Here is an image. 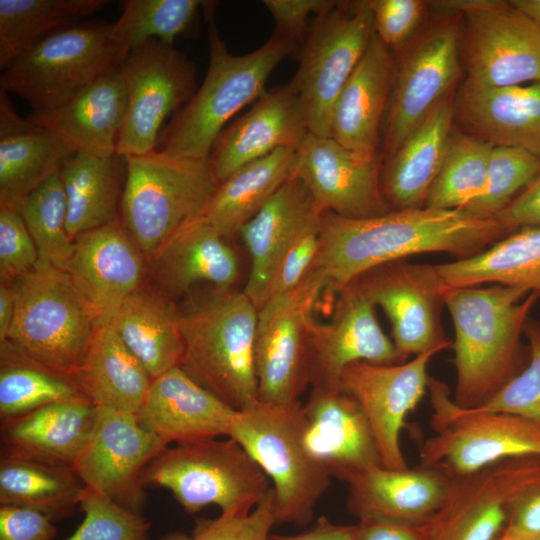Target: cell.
<instances>
[{"instance_id":"cell-61","label":"cell","mask_w":540,"mask_h":540,"mask_svg":"<svg viewBox=\"0 0 540 540\" xmlns=\"http://www.w3.org/2000/svg\"><path fill=\"white\" fill-rule=\"evenodd\" d=\"M160 540H208V537L200 527L195 525L193 534L191 536L183 532L171 531L161 536Z\"/></svg>"},{"instance_id":"cell-13","label":"cell","mask_w":540,"mask_h":540,"mask_svg":"<svg viewBox=\"0 0 540 540\" xmlns=\"http://www.w3.org/2000/svg\"><path fill=\"white\" fill-rule=\"evenodd\" d=\"M327 279L312 268L292 290L272 296L258 309L255 334L257 399L289 406L309 386L307 338L313 312Z\"/></svg>"},{"instance_id":"cell-8","label":"cell","mask_w":540,"mask_h":540,"mask_svg":"<svg viewBox=\"0 0 540 540\" xmlns=\"http://www.w3.org/2000/svg\"><path fill=\"white\" fill-rule=\"evenodd\" d=\"M143 486L169 490L188 514L216 505L221 514H248L272 487L233 438H207L162 449L144 468Z\"/></svg>"},{"instance_id":"cell-49","label":"cell","mask_w":540,"mask_h":540,"mask_svg":"<svg viewBox=\"0 0 540 540\" xmlns=\"http://www.w3.org/2000/svg\"><path fill=\"white\" fill-rule=\"evenodd\" d=\"M39 261L36 245L19 213L0 209L1 283H11L33 270Z\"/></svg>"},{"instance_id":"cell-37","label":"cell","mask_w":540,"mask_h":540,"mask_svg":"<svg viewBox=\"0 0 540 540\" xmlns=\"http://www.w3.org/2000/svg\"><path fill=\"white\" fill-rule=\"evenodd\" d=\"M296 149L280 148L238 169L220 182L202 217L223 238H231L295 174Z\"/></svg>"},{"instance_id":"cell-58","label":"cell","mask_w":540,"mask_h":540,"mask_svg":"<svg viewBox=\"0 0 540 540\" xmlns=\"http://www.w3.org/2000/svg\"><path fill=\"white\" fill-rule=\"evenodd\" d=\"M356 530L357 524H335L327 517L320 516L309 529L299 534H271L269 540H355Z\"/></svg>"},{"instance_id":"cell-52","label":"cell","mask_w":540,"mask_h":540,"mask_svg":"<svg viewBox=\"0 0 540 540\" xmlns=\"http://www.w3.org/2000/svg\"><path fill=\"white\" fill-rule=\"evenodd\" d=\"M374 32L389 47L403 44L416 29L425 2L420 0H371Z\"/></svg>"},{"instance_id":"cell-20","label":"cell","mask_w":540,"mask_h":540,"mask_svg":"<svg viewBox=\"0 0 540 540\" xmlns=\"http://www.w3.org/2000/svg\"><path fill=\"white\" fill-rule=\"evenodd\" d=\"M294 175L321 212L366 219L391 211L382 191L378 157L361 156L331 137L308 132L296 149Z\"/></svg>"},{"instance_id":"cell-40","label":"cell","mask_w":540,"mask_h":540,"mask_svg":"<svg viewBox=\"0 0 540 540\" xmlns=\"http://www.w3.org/2000/svg\"><path fill=\"white\" fill-rule=\"evenodd\" d=\"M86 492L72 467L1 455L0 505L28 508L55 522L71 516Z\"/></svg>"},{"instance_id":"cell-6","label":"cell","mask_w":540,"mask_h":540,"mask_svg":"<svg viewBox=\"0 0 540 540\" xmlns=\"http://www.w3.org/2000/svg\"><path fill=\"white\" fill-rule=\"evenodd\" d=\"M306 418L299 401L276 406L256 400L237 411L229 437L236 440L272 481L275 525L304 526L314 518L317 503L331 476L304 444Z\"/></svg>"},{"instance_id":"cell-5","label":"cell","mask_w":540,"mask_h":540,"mask_svg":"<svg viewBox=\"0 0 540 540\" xmlns=\"http://www.w3.org/2000/svg\"><path fill=\"white\" fill-rule=\"evenodd\" d=\"M124 159L122 224L149 263L174 234L203 215L219 181L209 159L157 149Z\"/></svg>"},{"instance_id":"cell-34","label":"cell","mask_w":540,"mask_h":540,"mask_svg":"<svg viewBox=\"0 0 540 540\" xmlns=\"http://www.w3.org/2000/svg\"><path fill=\"white\" fill-rule=\"evenodd\" d=\"M453 117L454 108L446 97L388 158L381 185L391 210L425 206L445 158Z\"/></svg>"},{"instance_id":"cell-26","label":"cell","mask_w":540,"mask_h":540,"mask_svg":"<svg viewBox=\"0 0 540 540\" xmlns=\"http://www.w3.org/2000/svg\"><path fill=\"white\" fill-rule=\"evenodd\" d=\"M127 104L125 82L117 65L62 106L31 112L26 118L74 152L107 158L116 155Z\"/></svg>"},{"instance_id":"cell-21","label":"cell","mask_w":540,"mask_h":540,"mask_svg":"<svg viewBox=\"0 0 540 540\" xmlns=\"http://www.w3.org/2000/svg\"><path fill=\"white\" fill-rule=\"evenodd\" d=\"M458 29L444 23L428 31L404 57L386 124L388 158L447 97L459 72Z\"/></svg>"},{"instance_id":"cell-43","label":"cell","mask_w":540,"mask_h":540,"mask_svg":"<svg viewBox=\"0 0 540 540\" xmlns=\"http://www.w3.org/2000/svg\"><path fill=\"white\" fill-rule=\"evenodd\" d=\"M122 13L112 22L110 39L126 56L152 39L173 44L177 37L198 30L199 10L209 1L125 0Z\"/></svg>"},{"instance_id":"cell-38","label":"cell","mask_w":540,"mask_h":540,"mask_svg":"<svg viewBox=\"0 0 540 540\" xmlns=\"http://www.w3.org/2000/svg\"><path fill=\"white\" fill-rule=\"evenodd\" d=\"M436 267L447 289L493 283L540 297V227L517 229L472 257Z\"/></svg>"},{"instance_id":"cell-36","label":"cell","mask_w":540,"mask_h":540,"mask_svg":"<svg viewBox=\"0 0 540 540\" xmlns=\"http://www.w3.org/2000/svg\"><path fill=\"white\" fill-rule=\"evenodd\" d=\"M74 380L96 407L136 416L152 383L110 324L96 329Z\"/></svg>"},{"instance_id":"cell-60","label":"cell","mask_w":540,"mask_h":540,"mask_svg":"<svg viewBox=\"0 0 540 540\" xmlns=\"http://www.w3.org/2000/svg\"><path fill=\"white\" fill-rule=\"evenodd\" d=\"M509 4L540 26V0H511Z\"/></svg>"},{"instance_id":"cell-54","label":"cell","mask_w":540,"mask_h":540,"mask_svg":"<svg viewBox=\"0 0 540 540\" xmlns=\"http://www.w3.org/2000/svg\"><path fill=\"white\" fill-rule=\"evenodd\" d=\"M57 528L45 515L23 507L0 505V540H53Z\"/></svg>"},{"instance_id":"cell-55","label":"cell","mask_w":540,"mask_h":540,"mask_svg":"<svg viewBox=\"0 0 540 540\" xmlns=\"http://www.w3.org/2000/svg\"><path fill=\"white\" fill-rule=\"evenodd\" d=\"M499 539H540V486L526 492L513 503Z\"/></svg>"},{"instance_id":"cell-46","label":"cell","mask_w":540,"mask_h":540,"mask_svg":"<svg viewBox=\"0 0 540 540\" xmlns=\"http://www.w3.org/2000/svg\"><path fill=\"white\" fill-rule=\"evenodd\" d=\"M539 172V156L519 148L493 146L486 188L463 210L478 218H494L528 187Z\"/></svg>"},{"instance_id":"cell-10","label":"cell","mask_w":540,"mask_h":540,"mask_svg":"<svg viewBox=\"0 0 540 540\" xmlns=\"http://www.w3.org/2000/svg\"><path fill=\"white\" fill-rule=\"evenodd\" d=\"M111 26L86 21L49 34L3 70L1 90L25 99L32 112L62 106L124 59L110 39Z\"/></svg>"},{"instance_id":"cell-59","label":"cell","mask_w":540,"mask_h":540,"mask_svg":"<svg viewBox=\"0 0 540 540\" xmlns=\"http://www.w3.org/2000/svg\"><path fill=\"white\" fill-rule=\"evenodd\" d=\"M16 307V295L12 284L0 285V340L5 341L11 328Z\"/></svg>"},{"instance_id":"cell-31","label":"cell","mask_w":540,"mask_h":540,"mask_svg":"<svg viewBox=\"0 0 540 540\" xmlns=\"http://www.w3.org/2000/svg\"><path fill=\"white\" fill-rule=\"evenodd\" d=\"M456 115L470 135L540 157V82L487 88L464 83Z\"/></svg>"},{"instance_id":"cell-56","label":"cell","mask_w":540,"mask_h":540,"mask_svg":"<svg viewBox=\"0 0 540 540\" xmlns=\"http://www.w3.org/2000/svg\"><path fill=\"white\" fill-rule=\"evenodd\" d=\"M494 218L512 232L523 227H540V172Z\"/></svg>"},{"instance_id":"cell-7","label":"cell","mask_w":540,"mask_h":540,"mask_svg":"<svg viewBox=\"0 0 540 540\" xmlns=\"http://www.w3.org/2000/svg\"><path fill=\"white\" fill-rule=\"evenodd\" d=\"M12 286L15 315L5 341L51 371L74 379L99 326L71 276L38 261Z\"/></svg>"},{"instance_id":"cell-19","label":"cell","mask_w":540,"mask_h":540,"mask_svg":"<svg viewBox=\"0 0 540 540\" xmlns=\"http://www.w3.org/2000/svg\"><path fill=\"white\" fill-rule=\"evenodd\" d=\"M435 352L396 364L356 362L345 368L340 388L363 410L374 435L382 466L406 469L401 430L410 412L428 391V363Z\"/></svg>"},{"instance_id":"cell-39","label":"cell","mask_w":540,"mask_h":540,"mask_svg":"<svg viewBox=\"0 0 540 540\" xmlns=\"http://www.w3.org/2000/svg\"><path fill=\"white\" fill-rule=\"evenodd\" d=\"M124 157H99L75 152L62 164L59 174L67 200L66 230L78 235L118 219L117 201Z\"/></svg>"},{"instance_id":"cell-47","label":"cell","mask_w":540,"mask_h":540,"mask_svg":"<svg viewBox=\"0 0 540 540\" xmlns=\"http://www.w3.org/2000/svg\"><path fill=\"white\" fill-rule=\"evenodd\" d=\"M80 507L83 520L65 540H151L150 523L142 514L106 496L87 489Z\"/></svg>"},{"instance_id":"cell-29","label":"cell","mask_w":540,"mask_h":540,"mask_svg":"<svg viewBox=\"0 0 540 540\" xmlns=\"http://www.w3.org/2000/svg\"><path fill=\"white\" fill-rule=\"evenodd\" d=\"M346 483L348 510L359 519L378 517L420 525L442 505L451 478L421 465L402 470L377 466Z\"/></svg>"},{"instance_id":"cell-18","label":"cell","mask_w":540,"mask_h":540,"mask_svg":"<svg viewBox=\"0 0 540 540\" xmlns=\"http://www.w3.org/2000/svg\"><path fill=\"white\" fill-rule=\"evenodd\" d=\"M167 446L136 415L98 408L92 436L73 469L88 490L142 514L146 500L142 472Z\"/></svg>"},{"instance_id":"cell-25","label":"cell","mask_w":540,"mask_h":540,"mask_svg":"<svg viewBox=\"0 0 540 540\" xmlns=\"http://www.w3.org/2000/svg\"><path fill=\"white\" fill-rule=\"evenodd\" d=\"M236 412L177 366L152 380L137 418L169 445L229 437Z\"/></svg>"},{"instance_id":"cell-11","label":"cell","mask_w":540,"mask_h":540,"mask_svg":"<svg viewBox=\"0 0 540 540\" xmlns=\"http://www.w3.org/2000/svg\"><path fill=\"white\" fill-rule=\"evenodd\" d=\"M373 32L369 1H337L316 16L291 81L303 104L310 133L330 137L335 102Z\"/></svg>"},{"instance_id":"cell-23","label":"cell","mask_w":540,"mask_h":540,"mask_svg":"<svg viewBox=\"0 0 540 540\" xmlns=\"http://www.w3.org/2000/svg\"><path fill=\"white\" fill-rule=\"evenodd\" d=\"M303 409L305 447L331 478L347 482L362 471L382 466L369 422L350 394L342 389H311Z\"/></svg>"},{"instance_id":"cell-35","label":"cell","mask_w":540,"mask_h":540,"mask_svg":"<svg viewBox=\"0 0 540 540\" xmlns=\"http://www.w3.org/2000/svg\"><path fill=\"white\" fill-rule=\"evenodd\" d=\"M109 324L152 380L180 365L184 351L180 313L155 290L141 286L124 300Z\"/></svg>"},{"instance_id":"cell-62","label":"cell","mask_w":540,"mask_h":540,"mask_svg":"<svg viewBox=\"0 0 540 540\" xmlns=\"http://www.w3.org/2000/svg\"><path fill=\"white\" fill-rule=\"evenodd\" d=\"M498 540H503V539H498ZM530 540H540V539H530Z\"/></svg>"},{"instance_id":"cell-16","label":"cell","mask_w":540,"mask_h":540,"mask_svg":"<svg viewBox=\"0 0 540 540\" xmlns=\"http://www.w3.org/2000/svg\"><path fill=\"white\" fill-rule=\"evenodd\" d=\"M351 282L383 309L393 343L404 360L452 346L441 321L447 288L436 265L399 259L375 266Z\"/></svg>"},{"instance_id":"cell-15","label":"cell","mask_w":540,"mask_h":540,"mask_svg":"<svg viewBox=\"0 0 540 540\" xmlns=\"http://www.w3.org/2000/svg\"><path fill=\"white\" fill-rule=\"evenodd\" d=\"M540 486V456L510 458L451 479L438 511L421 524L427 540H498L511 506Z\"/></svg>"},{"instance_id":"cell-30","label":"cell","mask_w":540,"mask_h":540,"mask_svg":"<svg viewBox=\"0 0 540 540\" xmlns=\"http://www.w3.org/2000/svg\"><path fill=\"white\" fill-rule=\"evenodd\" d=\"M392 82L389 48L373 32L335 102L330 137L361 156L376 157L380 122Z\"/></svg>"},{"instance_id":"cell-4","label":"cell","mask_w":540,"mask_h":540,"mask_svg":"<svg viewBox=\"0 0 540 540\" xmlns=\"http://www.w3.org/2000/svg\"><path fill=\"white\" fill-rule=\"evenodd\" d=\"M257 316L249 297L231 288H217L180 313L184 351L179 367L237 411L258 400Z\"/></svg>"},{"instance_id":"cell-44","label":"cell","mask_w":540,"mask_h":540,"mask_svg":"<svg viewBox=\"0 0 540 540\" xmlns=\"http://www.w3.org/2000/svg\"><path fill=\"white\" fill-rule=\"evenodd\" d=\"M492 148V144L473 135L452 132L424 207L464 209L480 197L487 184Z\"/></svg>"},{"instance_id":"cell-9","label":"cell","mask_w":540,"mask_h":540,"mask_svg":"<svg viewBox=\"0 0 540 540\" xmlns=\"http://www.w3.org/2000/svg\"><path fill=\"white\" fill-rule=\"evenodd\" d=\"M433 435L419 449L421 466L449 478L502 460L540 456V425L509 413L458 406L446 383L429 377Z\"/></svg>"},{"instance_id":"cell-45","label":"cell","mask_w":540,"mask_h":540,"mask_svg":"<svg viewBox=\"0 0 540 540\" xmlns=\"http://www.w3.org/2000/svg\"><path fill=\"white\" fill-rule=\"evenodd\" d=\"M38 251L39 261L66 270L73 240L66 230L67 200L59 171L15 207Z\"/></svg>"},{"instance_id":"cell-1","label":"cell","mask_w":540,"mask_h":540,"mask_svg":"<svg viewBox=\"0 0 540 540\" xmlns=\"http://www.w3.org/2000/svg\"><path fill=\"white\" fill-rule=\"evenodd\" d=\"M511 232L495 218H478L463 209L391 210L366 219L322 212L320 247L312 268L321 270L327 288L338 293L375 266L424 253L465 259Z\"/></svg>"},{"instance_id":"cell-17","label":"cell","mask_w":540,"mask_h":540,"mask_svg":"<svg viewBox=\"0 0 540 540\" xmlns=\"http://www.w3.org/2000/svg\"><path fill=\"white\" fill-rule=\"evenodd\" d=\"M332 318L312 320L307 338V379L311 389L339 390L341 375L356 362H405L382 330L376 305L354 283L338 292Z\"/></svg>"},{"instance_id":"cell-27","label":"cell","mask_w":540,"mask_h":540,"mask_svg":"<svg viewBox=\"0 0 540 540\" xmlns=\"http://www.w3.org/2000/svg\"><path fill=\"white\" fill-rule=\"evenodd\" d=\"M321 211L305 184L290 178L239 231L251 258L243 292L259 309L266 301L275 270L294 239Z\"/></svg>"},{"instance_id":"cell-48","label":"cell","mask_w":540,"mask_h":540,"mask_svg":"<svg viewBox=\"0 0 540 540\" xmlns=\"http://www.w3.org/2000/svg\"><path fill=\"white\" fill-rule=\"evenodd\" d=\"M524 333L530 351L527 365L476 409L509 413L540 425V324L528 320Z\"/></svg>"},{"instance_id":"cell-42","label":"cell","mask_w":540,"mask_h":540,"mask_svg":"<svg viewBox=\"0 0 540 540\" xmlns=\"http://www.w3.org/2000/svg\"><path fill=\"white\" fill-rule=\"evenodd\" d=\"M0 359L1 420L50 403L87 398L73 378L42 366L8 341L1 342Z\"/></svg>"},{"instance_id":"cell-28","label":"cell","mask_w":540,"mask_h":540,"mask_svg":"<svg viewBox=\"0 0 540 540\" xmlns=\"http://www.w3.org/2000/svg\"><path fill=\"white\" fill-rule=\"evenodd\" d=\"M97 414L98 407L84 397L1 420V455L73 468L92 436Z\"/></svg>"},{"instance_id":"cell-57","label":"cell","mask_w":540,"mask_h":540,"mask_svg":"<svg viewBox=\"0 0 540 540\" xmlns=\"http://www.w3.org/2000/svg\"><path fill=\"white\" fill-rule=\"evenodd\" d=\"M355 540H427L421 524L366 517L359 519Z\"/></svg>"},{"instance_id":"cell-3","label":"cell","mask_w":540,"mask_h":540,"mask_svg":"<svg viewBox=\"0 0 540 540\" xmlns=\"http://www.w3.org/2000/svg\"><path fill=\"white\" fill-rule=\"evenodd\" d=\"M209 22V66L191 100L163 128L157 150L175 157L209 159L224 125L239 110L257 100L275 67L296 44L274 33L257 50L231 54L205 9Z\"/></svg>"},{"instance_id":"cell-41","label":"cell","mask_w":540,"mask_h":540,"mask_svg":"<svg viewBox=\"0 0 540 540\" xmlns=\"http://www.w3.org/2000/svg\"><path fill=\"white\" fill-rule=\"evenodd\" d=\"M107 0H0V68L49 34L80 23Z\"/></svg>"},{"instance_id":"cell-24","label":"cell","mask_w":540,"mask_h":540,"mask_svg":"<svg viewBox=\"0 0 540 540\" xmlns=\"http://www.w3.org/2000/svg\"><path fill=\"white\" fill-rule=\"evenodd\" d=\"M308 132L303 104L289 82L265 91L247 113L222 132L209 160L220 183L277 149H297Z\"/></svg>"},{"instance_id":"cell-51","label":"cell","mask_w":540,"mask_h":540,"mask_svg":"<svg viewBox=\"0 0 540 540\" xmlns=\"http://www.w3.org/2000/svg\"><path fill=\"white\" fill-rule=\"evenodd\" d=\"M319 247L320 217L310 223L283 254L271 280L267 299L296 287L312 269Z\"/></svg>"},{"instance_id":"cell-12","label":"cell","mask_w":540,"mask_h":540,"mask_svg":"<svg viewBox=\"0 0 540 540\" xmlns=\"http://www.w3.org/2000/svg\"><path fill=\"white\" fill-rule=\"evenodd\" d=\"M437 13L466 18V84L501 87L540 82V26L508 1L431 2Z\"/></svg>"},{"instance_id":"cell-22","label":"cell","mask_w":540,"mask_h":540,"mask_svg":"<svg viewBox=\"0 0 540 540\" xmlns=\"http://www.w3.org/2000/svg\"><path fill=\"white\" fill-rule=\"evenodd\" d=\"M145 261L117 219L78 235L65 271L101 326L109 324L124 300L141 287Z\"/></svg>"},{"instance_id":"cell-14","label":"cell","mask_w":540,"mask_h":540,"mask_svg":"<svg viewBox=\"0 0 540 540\" xmlns=\"http://www.w3.org/2000/svg\"><path fill=\"white\" fill-rule=\"evenodd\" d=\"M128 104L116 154L137 156L156 150L163 124L197 91L195 64L173 44L152 39L120 62Z\"/></svg>"},{"instance_id":"cell-32","label":"cell","mask_w":540,"mask_h":540,"mask_svg":"<svg viewBox=\"0 0 540 540\" xmlns=\"http://www.w3.org/2000/svg\"><path fill=\"white\" fill-rule=\"evenodd\" d=\"M148 264L155 291L169 301L198 283L230 288L239 276L235 252L202 216L174 234Z\"/></svg>"},{"instance_id":"cell-53","label":"cell","mask_w":540,"mask_h":540,"mask_svg":"<svg viewBox=\"0 0 540 540\" xmlns=\"http://www.w3.org/2000/svg\"><path fill=\"white\" fill-rule=\"evenodd\" d=\"M332 0H264L278 35L294 44L303 38L311 14L320 15L336 4Z\"/></svg>"},{"instance_id":"cell-50","label":"cell","mask_w":540,"mask_h":540,"mask_svg":"<svg viewBox=\"0 0 540 540\" xmlns=\"http://www.w3.org/2000/svg\"><path fill=\"white\" fill-rule=\"evenodd\" d=\"M195 525L208 540H269L275 525L273 488L248 514H221L214 519H198Z\"/></svg>"},{"instance_id":"cell-2","label":"cell","mask_w":540,"mask_h":540,"mask_svg":"<svg viewBox=\"0 0 540 540\" xmlns=\"http://www.w3.org/2000/svg\"><path fill=\"white\" fill-rule=\"evenodd\" d=\"M538 298L501 284L445 291L454 328L453 400L458 406L480 407L519 373L521 335Z\"/></svg>"},{"instance_id":"cell-33","label":"cell","mask_w":540,"mask_h":540,"mask_svg":"<svg viewBox=\"0 0 540 540\" xmlns=\"http://www.w3.org/2000/svg\"><path fill=\"white\" fill-rule=\"evenodd\" d=\"M75 153L47 130L21 118L7 92L0 91V204L14 208L59 171Z\"/></svg>"}]
</instances>
